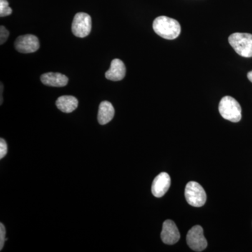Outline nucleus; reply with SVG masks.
<instances>
[{
	"label": "nucleus",
	"mask_w": 252,
	"mask_h": 252,
	"mask_svg": "<svg viewBox=\"0 0 252 252\" xmlns=\"http://www.w3.org/2000/svg\"><path fill=\"white\" fill-rule=\"evenodd\" d=\"M154 31L161 37L172 40L178 37L181 33L180 23L167 16H158L154 20Z\"/></svg>",
	"instance_id": "nucleus-1"
},
{
	"label": "nucleus",
	"mask_w": 252,
	"mask_h": 252,
	"mask_svg": "<svg viewBox=\"0 0 252 252\" xmlns=\"http://www.w3.org/2000/svg\"><path fill=\"white\" fill-rule=\"evenodd\" d=\"M161 240L166 245H174L180 240V234L175 222L166 220L162 224Z\"/></svg>",
	"instance_id": "nucleus-8"
},
{
	"label": "nucleus",
	"mask_w": 252,
	"mask_h": 252,
	"mask_svg": "<svg viewBox=\"0 0 252 252\" xmlns=\"http://www.w3.org/2000/svg\"><path fill=\"white\" fill-rule=\"evenodd\" d=\"M126 68L124 62L120 59L113 60L110 68L105 73V77L109 80L119 81L125 77Z\"/></svg>",
	"instance_id": "nucleus-10"
},
{
	"label": "nucleus",
	"mask_w": 252,
	"mask_h": 252,
	"mask_svg": "<svg viewBox=\"0 0 252 252\" xmlns=\"http://www.w3.org/2000/svg\"><path fill=\"white\" fill-rule=\"evenodd\" d=\"M187 242L189 248L195 252H202L207 247L206 239L203 235V229L200 225L192 227L187 235Z\"/></svg>",
	"instance_id": "nucleus-6"
},
{
	"label": "nucleus",
	"mask_w": 252,
	"mask_h": 252,
	"mask_svg": "<svg viewBox=\"0 0 252 252\" xmlns=\"http://www.w3.org/2000/svg\"><path fill=\"white\" fill-rule=\"evenodd\" d=\"M92 29V20L90 15L86 13H78L74 16L72 25V31L74 36L84 38L89 35Z\"/></svg>",
	"instance_id": "nucleus-5"
},
{
	"label": "nucleus",
	"mask_w": 252,
	"mask_h": 252,
	"mask_svg": "<svg viewBox=\"0 0 252 252\" xmlns=\"http://www.w3.org/2000/svg\"><path fill=\"white\" fill-rule=\"evenodd\" d=\"M7 152L8 146L6 141L3 138L0 139V158L2 159L6 155Z\"/></svg>",
	"instance_id": "nucleus-17"
},
{
	"label": "nucleus",
	"mask_w": 252,
	"mask_h": 252,
	"mask_svg": "<svg viewBox=\"0 0 252 252\" xmlns=\"http://www.w3.org/2000/svg\"><path fill=\"white\" fill-rule=\"evenodd\" d=\"M68 78L61 73L48 72L41 76V81L44 85L52 87H63L67 85Z\"/></svg>",
	"instance_id": "nucleus-11"
},
{
	"label": "nucleus",
	"mask_w": 252,
	"mask_h": 252,
	"mask_svg": "<svg viewBox=\"0 0 252 252\" xmlns=\"http://www.w3.org/2000/svg\"><path fill=\"white\" fill-rule=\"evenodd\" d=\"M115 114V110L111 102L103 101L99 106L97 120L100 125H105L112 120Z\"/></svg>",
	"instance_id": "nucleus-12"
},
{
	"label": "nucleus",
	"mask_w": 252,
	"mask_h": 252,
	"mask_svg": "<svg viewBox=\"0 0 252 252\" xmlns=\"http://www.w3.org/2000/svg\"><path fill=\"white\" fill-rule=\"evenodd\" d=\"M230 46L235 52L244 58L252 57V34L248 33H233L228 38Z\"/></svg>",
	"instance_id": "nucleus-3"
},
{
	"label": "nucleus",
	"mask_w": 252,
	"mask_h": 252,
	"mask_svg": "<svg viewBox=\"0 0 252 252\" xmlns=\"http://www.w3.org/2000/svg\"><path fill=\"white\" fill-rule=\"evenodd\" d=\"M219 111L223 119L230 122L237 123L241 120V107L238 101L230 96H225L220 99Z\"/></svg>",
	"instance_id": "nucleus-2"
},
{
	"label": "nucleus",
	"mask_w": 252,
	"mask_h": 252,
	"mask_svg": "<svg viewBox=\"0 0 252 252\" xmlns=\"http://www.w3.org/2000/svg\"><path fill=\"white\" fill-rule=\"evenodd\" d=\"M9 36V32L4 26H1L0 27V44L2 45L7 40Z\"/></svg>",
	"instance_id": "nucleus-15"
},
{
	"label": "nucleus",
	"mask_w": 252,
	"mask_h": 252,
	"mask_svg": "<svg viewBox=\"0 0 252 252\" xmlns=\"http://www.w3.org/2000/svg\"><path fill=\"white\" fill-rule=\"evenodd\" d=\"M185 195L187 203L191 206L200 207L206 203V193L198 182H189L186 186Z\"/></svg>",
	"instance_id": "nucleus-4"
},
{
	"label": "nucleus",
	"mask_w": 252,
	"mask_h": 252,
	"mask_svg": "<svg viewBox=\"0 0 252 252\" xmlns=\"http://www.w3.org/2000/svg\"><path fill=\"white\" fill-rule=\"evenodd\" d=\"M12 14V9L9 6L7 0H0V16L5 17Z\"/></svg>",
	"instance_id": "nucleus-14"
},
{
	"label": "nucleus",
	"mask_w": 252,
	"mask_h": 252,
	"mask_svg": "<svg viewBox=\"0 0 252 252\" xmlns=\"http://www.w3.org/2000/svg\"><path fill=\"white\" fill-rule=\"evenodd\" d=\"M78 99L74 96L63 95L56 100V104L58 109L64 113L74 112L78 107Z\"/></svg>",
	"instance_id": "nucleus-13"
},
{
	"label": "nucleus",
	"mask_w": 252,
	"mask_h": 252,
	"mask_svg": "<svg viewBox=\"0 0 252 252\" xmlns=\"http://www.w3.org/2000/svg\"><path fill=\"white\" fill-rule=\"evenodd\" d=\"M15 48L18 52L22 54H31L34 53L39 49V39L33 34L18 36L15 41Z\"/></svg>",
	"instance_id": "nucleus-7"
},
{
	"label": "nucleus",
	"mask_w": 252,
	"mask_h": 252,
	"mask_svg": "<svg viewBox=\"0 0 252 252\" xmlns=\"http://www.w3.org/2000/svg\"><path fill=\"white\" fill-rule=\"evenodd\" d=\"M6 229L2 223H0V250L4 248V242L6 240Z\"/></svg>",
	"instance_id": "nucleus-16"
},
{
	"label": "nucleus",
	"mask_w": 252,
	"mask_h": 252,
	"mask_svg": "<svg viewBox=\"0 0 252 252\" xmlns=\"http://www.w3.org/2000/svg\"><path fill=\"white\" fill-rule=\"evenodd\" d=\"M171 185V179L166 172H161L154 179L152 192L157 198H161L167 193Z\"/></svg>",
	"instance_id": "nucleus-9"
},
{
	"label": "nucleus",
	"mask_w": 252,
	"mask_h": 252,
	"mask_svg": "<svg viewBox=\"0 0 252 252\" xmlns=\"http://www.w3.org/2000/svg\"><path fill=\"white\" fill-rule=\"evenodd\" d=\"M248 78L249 80L251 81L252 83V71H251V72H248Z\"/></svg>",
	"instance_id": "nucleus-18"
}]
</instances>
